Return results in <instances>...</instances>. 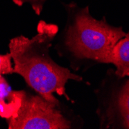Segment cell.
<instances>
[{
	"label": "cell",
	"mask_w": 129,
	"mask_h": 129,
	"mask_svg": "<svg viewBox=\"0 0 129 129\" xmlns=\"http://www.w3.org/2000/svg\"><path fill=\"white\" fill-rule=\"evenodd\" d=\"M96 114L101 129H129V76L109 68L98 88Z\"/></svg>",
	"instance_id": "obj_4"
},
{
	"label": "cell",
	"mask_w": 129,
	"mask_h": 129,
	"mask_svg": "<svg viewBox=\"0 0 129 129\" xmlns=\"http://www.w3.org/2000/svg\"><path fill=\"white\" fill-rule=\"evenodd\" d=\"M63 6L67 22L55 39L58 56L66 59L75 72L111 63L114 46L126 34L122 27L110 25L104 16L100 20L93 18L88 6L80 7L73 2Z\"/></svg>",
	"instance_id": "obj_2"
},
{
	"label": "cell",
	"mask_w": 129,
	"mask_h": 129,
	"mask_svg": "<svg viewBox=\"0 0 129 129\" xmlns=\"http://www.w3.org/2000/svg\"><path fill=\"white\" fill-rule=\"evenodd\" d=\"M16 6H22L24 4H29L34 13L37 16H40L43 10L44 4L47 0H12Z\"/></svg>",
	"instance_id": "obj_8"
},
{
	"label": "cell",
	"mask_w": 129,
	"mask_h": 129,
	"mask_svg": "<svg viewBox=\"0 0 129 129\" xmlns=\"http://www.w3.org/2000/svg\"><path fill=\"white\" fill-rule=\"evenodd\" d=\"M21 105L20 90H14L5 77L0 76V117L6 120L13 117Z\"/></svg>",
	"instance_id": "obj_5"
},
{
	"label": "cell",
	"mask_w": 129,
	"mask_h": 129,
	"mask_svg": "<svg viewBox=\"0 0 129 129\" xmlns=\"http://www.w3.org/2000/svg\"><path fill=\"white\" fill-rule=\"evenodd\" d=\"M58 33L56 24L41 20L34 37L20 35L11 39L9 43L14 74L21 76L31 90L52 103H60L54 93L70 101L66 90L69 80L83 81L81 76L52 59L50 50Z\"/></svg>",
	"instance_id": "obj_1"
},
{
	"label": "cell",
	"mask_w": 129,
	"mask_h": 129,
	"mask_svg": "<svg viewBox=\"0 0 129 129\" xmlns=\"http://www.w3.org/2000/svg\"><path fill=\"white\" fill-rule=\"evenodd\" d=\"M13 74H14V69L10 53H0V76Z\"/></svg>",
	"instance_id": "obj_7"
},
{
	"label": "cell",
	"mask_w": 129,
	"mask_h": 129,
	"mask_svg": "<svg viewBox=\"0 0 129 129\" xmlns=\"http://www.w3.org/2000/svg\"><path fill=\"white\" fill-rule=\"evenodd\" d=\"M20 96L18 111L6 119L9 129H70L83 126L80 117L69 114L60 103H52L27 90H20Z\"/></svg>",
	"instance_id": "obj_3"
},
{
	"label": "cell",
	"mask_w": 129,
	"mask_h": 129,
	"mask_svg": "<svg viewBox=\"0 0 129 129\" xmlns=\"http://www.w3.org/2000/svg\"><path fill=\"white\" fill-rule=\"evenodd\" d=\"M111 63L115 67L114 70L118 76H129V31L115 44Z\"/></svg>",
	"instance_id": "obj_6"
}]
</instances>
